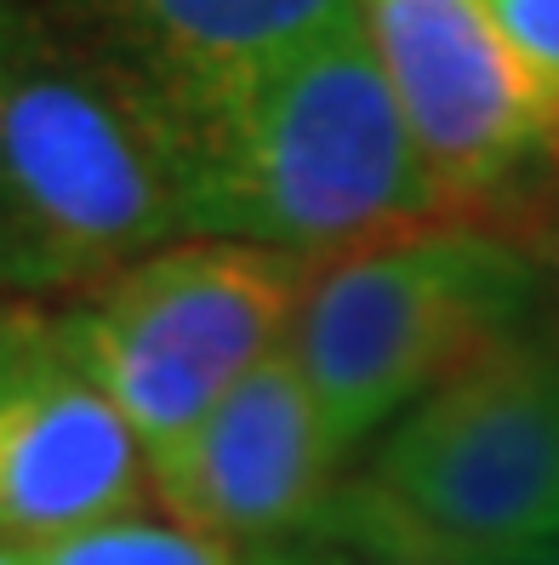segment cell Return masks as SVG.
Returning <instances> with one entry per match:
<instances>
[{"label": "cell", "mask_w": 559, "mask_h": 565, "mask_svg": "<svg viewBox=\"0 0 559 565\" xmlns=\"http://www.w3.org/2000/svg\"><path fill=\"white\" fill-rule=\"evenodd\" d=\"M183 235L337 263L445 228L359 12L166 104Z\"/></svg>", "instance_id": "1"}, {"label": "cell", "mask_w": 559, "mask_h": 565, "mask_svg": "<svg viewBox=\"0 0 559 565\" xmlns=\"http://www.w3.org/2000/svg\"><path fill=\"white\" fill-rule=\"evenodd\" d=\"M183 241L160 97L29 0H0V291L75 297Z\"/></svg>", "instance_id": "2"}, {"label": "cell", "mask_w": 559, "mask_h": 565, "mask_svg": "<svg viewBox=\"0 0 559 565\" xmlns=\"http://www.w3.org/2000/svg\"><path fill=\"white\" fill-rule=\"evenodd\" d=\"M303 543L417 565L559 554V349L525 331L417 401Z\"/></svg>", "instance_id": "3"}, {"label": "cell", "mask_w": 559, "mask_h": 565, "mask_svg": "<svg viewBox=\"0 0 559 565\" xmlns=\"http://www.w3.org/2000/svg\"><path fill=\"white\" fill-rule=\"evenodd\" d=\"M531 326V257L497 228L445 223L320 263L286 349L348 457Z\"/></svg>", "instance_id": "4"}, {"label": "cell", "mask_w": 559, "mask_h": 565, "mask_svg": "<svg viewBox=\"0 0 559 565\" xmlns=\"http://www.w3.org/2000/svg\"><path fill=\"white\" fill-rule=\"evenodd\" d=\"M314 263L183 235L52 309L75 365L138 435L172 451L246 372L291 343Z\"/></svg>", "instance_id": "5"}, {"label": "cell", "mask_w": 559, "mask_h": 565, "mask_svg": "<svg viewBox=\"0 0 559 565\" xmlns=\"http://www.w3.org/2000/svg\"><path fill=\"white\" fill-rule=\"evenodd\" d=\"M445 223L508 228L559 189V75L485 0H354Z\"/></svg>", "instance_id": "6"}, {"label": "cell", "mask_w": 559, "mask_h": 565, "mask_svg": "<svg viewBox=\"0 0 559 565\" xmlns=\"http://www.w3.org/2000/svg\"><path fill=\"white\" fill-rule=\"evenodd\" d=\"M149 503V457L29 297H0V543L46 548Z\"/></svg>", "instance_id": "7"}, {"label": "cell", "mask_w": 559, "mask_h": 565, "mask_svg": "<svg viewBox=\"0 0 559 565\" xmlns=\"http://www.w3.org/2000/svg\"><path fill=\"white\" fill-rule=\"evenodd\" d=\"M332 440L291 349L246 372L189 435L149 457V503L228 554L303 543L343 486Z\"/></svg>", "instance_id": "8"}, {"label": "cell", "mask_w": 559, "mask_h": 565, "mask_svg": "<svg viewBox=\"0 0 559 565\" xmlns=\"http://www.w3.org/2000/svg\"><path fill=\"white\" fill-rule=\"evenodd\" d=\"M138 75L160 109L354 18V0H29Z\"/></svg>", "instance_id": "9"}, {"label": "cell", "mask_w": 559, "mask_h": 565, "mask_svg": "<svg viewBox=\"0 0 559 565\" xmlns=\"http://www.w3.org/2000/svg\"><path fill=\"white\" fill-rule=\"evenodd\" d=\"M35 565H240V559L183 525H154L126 514L35 548Z\"/></svg>", "instance_id": "10"}, {"label": "cell", "mask_w": 559, "mask_h": 565, "mask_svg": "<svg viewBox=\"0 0 559 565\" xmlns=\"http://www.w3.org/2000/svg\"><path fill=\"white\" fill-rule=\"evenodd\" d=\"M508 241L531 257V275H537V331L559 349V189H548L542 201L508 228Z\"/></svg>", "instance_id": "11"}, {"label": "cell", "mask_w": 559, "mask_h": 565, "mask_svg": "<svg viewBox=\"0 0 559 565\" xmlns=\"http://www.w3.org/2000/svg\"><path fill=\"white\" fill-rule=\"evenodd\" d=\"M485 7L519 41L525 57L559 75V0H485Z\"/></svg>", "instance_id": "12"}, {"label": "cell", "mask_w": 559, "mask_h": 565, "mask_svg": "<svg viewBox=\"0 0 559 565\" xmlns=\"http://www.w3.org/2000/svg\"><path fill=\"white\" fill-rule=\"evenodd\" d=\"M309 548V543H298ZM314 565H417V559H377V554H348V548H309Z\"/></svg>", "instance_id": "13"}, {"label": "cell", "mask_w": 559, "mask_h": 565, "mask_svg": "<svg viewBox=\"0 0 559 565\" xmlns=\"http://www.w3.org/2000/svg\"><path fill=\"white\" fill-rule=\"evenodd\" d=\"M240 565H314V554L309 548H269V554H251Z\"/></svg>", "instance_id": "14"}, {"label": "cell", "mask_w": 559, "mask_h": 565, "mask_svg": "<svg viewBox=\"0 0 559 565\" xmlns=\"http://www.w3.org/2000/svg\"><path fill=\"white\" fill-rule=\"evenodd\" d=\"M0 565H35V548H7L0 543Z\"/></svg>", "instance_id": "15"}, {"label": "cell", "mask_w": 559, "mask_h": 565, "mask_svg": "<svg viewBox=\"0 0 559 565\" xmlns=\"http://www.w3.org/2000/svg\"><path fill=\"white\" fill-rule=\"evenodd\" d=\"M537 565H559V554H548V559H537Z\"/></svg>", "instance_id": "16"}]
</instances>
